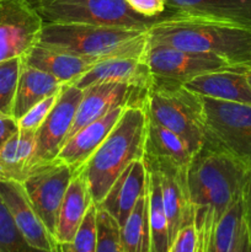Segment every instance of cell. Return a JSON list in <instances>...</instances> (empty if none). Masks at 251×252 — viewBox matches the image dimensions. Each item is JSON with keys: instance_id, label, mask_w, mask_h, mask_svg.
<instances>
[{"instance_id": "cell-9", "label": "cell", "mask_w": 251, "mask_h": 252, "mask_svg": "<svg viewBox=\"0 0 251 252\" xmlns=\"http://www.w3.org/2000/svg\"><path fill=\"white\" fill-rule=\"evenodd\" d=\"M73 175L68 165L54 159L31 167L22 181L34 211L53 238L59 209Z\"/></svg>"}, {"instance_id": "cell-20", "label": "cell", "mask_w": 251, "mask_h": 252, "mask_svg": "<svg viewBox=\"0 0 251 252\" xmlns=\"http://www.w3.org/2000/svg\"><path fill=\"white\" fill-rule=\"evenodd\" d=\"M184 86L199 96L251 105V84L246 71H212L191 79Z\"/></svg>"}, {"instance_id": "cell-11", "label": "cell", "mask_w": 251, "mask_h": 252, "mask_svg": "<svg viewBox=\"0 0 251 252\" xmlns=\"http://www.w3.org/2000/svg\"><path fill=\"white\" fill-rule=\"evenodd\" d=\"M83 94L84 90L75 84H65L62 89L56 105L36 130L30 169L56 159L73 126Z\"/></svg>"}, {"instance_id": "cell-26", "label": "cell", "mask_w": 251, "mask_h": 252, "mask_svg": "<svg viewBox=\"0 0 251 252\" xmlns=\"http://www.w3.org/2000/svg\"><path fill=\"white\" fill-rule=\"evenodd\" d=\"M148 169V199H149V224L152 236V252L170 251L169 221L161 198L159 175Z\"/></svg>"}, {"instance_id": "cell-18", "label": "cell", "mask_w": 251, "mask_h": 252, "mask_svg": "<svg viewBox=\"0 0 251 252\" xmlns=\"http://www.w3.org/2000/svg\"><path fill=\"white\" fill-rule=\"evenodd\" d=\"M24 59L26 64L51 74L64 84H74L86 71L103 62L39 43H37Z\"/></svg>"}, {"instance_id": "cell-25", "label": "cell", "mask_w": 251, "mask_h": 252, "mask_svg": "<svg viewBox=\"0 0 251 252\" xmlns=\"http://www.w3.org/2000/svg\"><path fill=\"white\" fill-rule=\"evenodd\" d=\"M120 246L122 252H152L148 191L138 199L120 228Z\"/></svg>"}, {"instance_id": "cell-15", "label": "cell", "mask_w": 251, "mask_h": 252, "mask_svg": "<svg viewBox=\"0 0 251 252\" xmlns=\"http://www.w3.org/2000/svg\"><path fill=\"white\" fill-rule=\"evenodd\" d=\"M193 158V152L180 135L148 120L143 158L145 164L187 174Z\"/></svg>"}, {"instance_id": "cell-27", "label": "cell", "mask_w": 251, "mask_h": 252, "mask_svg": "<svg viewBox=\"0 0 251 252\" xmlns=\"http://www.w3.org/2000/svg\"><path fill=\"white\" fill-rule=\"evenodd\" d=\"M243 224V198H239L219 220L203 252H230Z\"/></svg>"}, {"instance_id": "cell-38", "label": "cell", "mask_w": 251, "mask_h": 252, "mask_svg": "<svg viewBox=\"0 0 251 252\" xmlns=\"http://www.w3.org/2000/svg\"><path fill=\"white\" fill-rule=\"evenodd\" d=\"M246 75H248L249 81H250V84H251V68L248 69V71H246Z\"/></svg>"}, {"instance_id": "cell-4", "label": "cell", "mask_w": 251, "mask_h": 252, "mask_svg": "<svg viewBox=\"0 0 251 252\" xmlns=\"http://www.w3.org/2000/svg\"><path fill=\"white\" fill-rule=\"evenodd\" d=\"M38 43L98 61L113 58L144 59L148 30L44 22Z\"/></svg>"}, {"instance_id": "cell-13", "label": "cell", "mask_w": 251, "mask_h": 252, "mask_svg": "<svg viewBox=\"0 0 251 252\" xmlns=\"http://www.w3.org/2000/svg\"><path fill=\"white\" fill-rule=\"evenodd\" d=\"M0 199L30 245L39 250L59 252L58 243L34 211L22 182L0 180Z\"/></svg>"}, {"instance_id": "cell-5", "label": "cell", "mask_w": 251, "mask_h": 252, "mask_svg": "<svg viewBox=\"0 0 251 252\" xmlns=\"http://www.w3.org/2000/svg\"><path fill=\"white\" fill-rule=\"evenodd\" d=\"M143 106L148 120L180 135L194 155L203 147L206 134L199 95L182 84L153 78Z\"/></svg>"}, {"instance_id": "cell-21", "label": "cell", "mask_w": 251, "mask_h": 252, "mask_svg": "<svg viewBox=\"0 0 251 252\" xmlns=\"http://www.w3.org/2000/svg\"><path fill=\"white\" fill-rule=\"evenodd\" d=\"M93 203V196L86 180L83 175L74 174L64 194L57 218L54 239L58 245L73 240L86 212Z\"/></svg>"}, {"instance_id": "cell-35", "label": "cell", "mask_w": 251, "mask_h": 252, "mask_svg": "<svg viewBox=\"0 0 251 252\" xmlns=\"http://www.w3.org/2000/svg\"><path fill=\"white\" fill-rule=\"evenodd\" d=\"M20 130L17 121L12 116L0 111V147Z\"/></svg>"}, {"instance_id": "cell-8", "label": "cell", "mask_w": 251, "mask_h": 252, "mask_svg": "<svg viewBox=\"0 0 251 252\" xmlns=\"http://www.w3.org/2000/svg\"><path fill=\"white\" fill-rule=\"evenodd\" d=\"M144 61L154 79L182 85L196 76L212 71H248L246 69L231 65L226 61L213 54L184 51L167 44L152 42L149 39L145 49Z\"/></svg>"}, {"instance_id": "cell-37", "label": "cell", "mask_w": 251, "mask_h": 252, "mask_svg": "<svg viewBox=\"0 0 251 252\" xmlns=\"http://www.w3.org/2000/svg\"><path fill=\"white\" fill-rule=\"evenodd\" d=\"M230 252H251V243L249 240L248 230H246L245 223L241 226V230L239 233L238 238H236L235 243H234L233 249Z\"/></svg>"}, {"instance_id": "cell-30", "label": "cell", "mask_w": 251, "mask_h": 252, "mask_svg": "<svg viewBox=\"0 0 251 252\" xmlns=\"http://www.w3.org/2000/svg\"><path fill=\"white\" fill-rule=\"evenodd\" d=\"M0 252H51L39 250L29 244L15 225L6 207L0 199Z\"/></svg>"}, {"instance_id": "cell-12", "label": "cell", "mask_w": 251, "mask_h": 252, "mask_svg": "<svg viewBox=\"0 0 251 252\" xmlns=\"http://www.w3.org/2000/svg\"><path fill=\"white\" fill-rule=\"evenodd\" d=\"M145 94L147 90L115 81H103L88 86L84 89L83 98L79 103L73 126L66 139L80 128L85 127L86 125L102 117L115 108L143 106Z\"/></svg>"}, {"instance_id": "cell-31", "label": "cell", "mask_w": 251, "mask_h": 252, "mask_svg": "<svg viewBox=\"0 0 251 252\" xmlns=\"http://www.w3.org/2000/svg\"><path fill=\"white\" fill-rule=\"evenodd\" d=\"M96 252H122L120 246V225L107 212L98 207Z\"/></svg>"}, {"instance_id": "cell-24", "label": "cell", "mask_w": 251, "mask_h": 252, "mask_svg": "<svg viewBox=\"0 0 251 252\" xmlns=\"http://www.w3.org/2000/svg\"><path fill=\"white\" fill-rule=\"evenodd\" d=\"M36 130L20 129L0 147V180L22 182L30 171Z\"/></svg>"}, {"instance_id": "cell-28", "label": "cell", "mask_w": 251, "mask_h": 252, "mask_svg": "<svg viewBox=\"0 0 251 252\" xmlns=\"http://www.w3.org/2000/svg\"><path fill=\"white\" fill-rule=\"evenodd\" d=\"M24 57H15L0 62V111L12 116ZM14 117V116H12Z\"/></svg>"}, {"instance_id": "cell-7", "label": "cell", "mask_w": 251, "mask_h": 252, "mask_svg": "<svg viewBox=\"0 0 251 252\" xmlns=\"http://www.w3.org/2000/svg\"><path fill=\"white\" fill-rule=\"evenodd\" d=\"M206 143L251 167V105L199 96Z\"/></svg>"}, {"instance_id": "cell-32", "label": "cell", "mask_w": 251, "mask_h": 252, "mask_svg": "<svg viewBox=\"0 0 251 252\" xmlns=\"http://www.w3.org/2000/svg\"><path fill=\"white\" fill-rule=\"evenodd\" d=\"M61 91L48 96V97H46L44 100L39 101V102L37 103V105H34L32 108H30V110L27 111V112L25 113L19 121H17V125H19L20 129H29V130L38 129L39 126L43 123V121L46 120V117L48 116V113L51 112L53 106L56 105Z\"/></svg>"}, {"instance_id": "cell-2", "label": "cell", "mask_w": 251, "mask_h": 252, "mask_svg": "<svg viewBox=\"0 0 251 252\" xmlns=\"http://www.w3.org/2000/svg\"><path fill=\"white\" fill-rule=\"evenodd\" d=\"M148 39L213 54L246 70L251 68V27L244 25L172 12L148 29Z\"/></svg>"}, {"instance_id": "cell-23", "label": "cell", "mask_w": 251, "mask_h": 252, "mask_svg": "<svg viewBox=\"0 0 251 252\" xmlns=\"http://www.w3.org/2000/svg\"><path fill=\"white\" fill-rule=\"evenodd\" d=\"M64 85L65 84L51 74L26 64L24 59V65L20 74L16 97H15L14 112H12L15 120L19 121L30 108L37 105L39 101L59 93Z\"/></svg>"}, {"instance_id": "cell-33", "label": "cell", "mask_w": 251, "mask_h": 252, "mask_svg": "<svg viewBox=\"0 0 251 252\" xmlns=\"http://www.w3.org/2000/svg\"><path fill=\"white\" fill-rule=\"evenodd\" d=\"M169 252H198V233L194 223L180 229L170 245Z\"/></svg>"}, {"instance_id": "cell-29", "label": "cell", "mask_w": 251, "mask_h": 252, "mask_svg": "<svg viewBox=\"0 0 251 252\" xmlns=\"http://www.w3.org/2000/svg\"><path fill=\"white\" fill-rule=\"evenodd\" d=\"M97 250V207L95 203L86 212L70 243L59 245V252H96Z\"/></svg>"}, {"instance_id": "cell-17", "label": "cell", "mask_w": 251, "mask_h": 252, "mask_svg": "<svg viewBox=\"0 0 251 252\" xmlns=\"http://www.w3.org/2000/svg\"><path fill=\"white\" fill-rule=\"evenodd\" d=\"M147 167L155 170L159 175L161 198L169 221L170 245H171L175 236L182 226L194 223L193 209L187 189V174H181L175 170L152 166V165H147Z\"/></svg>"}, {"instance_id": "cell-1", "label": "cell", "mask_w": 251, "mask_h": 252, "mask_svg": "<svg viewBox=\"0 0 251 252\" xmlns=\"http://www.w3.org/2000/svg\"><path fill=\"white\" fill-rule=\"evenodd\" d=\"M250 170L208 144L196 153L187 171V189L198 233V252L204 251L219 220L241 198Z\"/></svg>"}, {"instance_id": "cell-6", "label": "cell", "mask_w": 251, "mask_h": 252, "mask_svg": "<svg viewBox=\"0 0 251 252\" xmlns=\"http://www.w3.org/2000/svg\"><path fill=\"white\" fill-rule=\"evenodd\" d=\"M43 22L83 24L148 30L153 24L175 11L159 17H145L130 9L126 0H26Z\"/></svg>"}, {"instance_id": "cell-14", "label": "cell", "mask_w": 251, "mask_h": 252, "mask_svg": "<svg viewBox=\"0 0 251 252\" xmlns=\"http://www.w3.org/2000/svg\"><path fill=\"white\" fill-rule=\"evenodd\" d=\"M148 191V169L144 160L130 162L113 182L105 198L96 206L107 212L121 226L126 223L138 199Z\"/></svg>"}, {"instance_id": "cell-34", "label": "cell", "mask_w": 251, "mask_h": 252, "mask_svg": "<svg viewBox=\"0 0 251 252\" xmlns=\"http://www.w3.org/2000/svg\"><path fill=\"white\" fill-rule=\"evenodd\" d=\"M126 2L137 14L150 19L159 17L170 11L167 10L166 0H126Z\"/></svg>"}, {"instance_id": "cell-16", "label": "cell", "mask_w": 251, "mask_h": 252, "mask_svg": "<svg viewBox=\"0 0 251 252\" xmlns=\"http://www.w3.org/2000/svg\"><path fill=\"white\" fill-rule=\"evenodd\" d=\"M126 107H117L110 111L102 117L80 128L70 138L65 140L59 150L56 160L68 165L75 174L83 167L89 158L96 152L98 147L112 130L117 121L122 116Z\"/></svg>"}, {"instance_id": "cell-22", "label": "cell", "mask_w": 251, "mask_h": 252, "mask_svg": "<svg viewBox=\"0 0 251 252\" xmlns=\"http://www.w3.org/2000/svg\"><path fill=\"white\" fill-rule=\"evenodd\" d=\"M177 14L223 20L251 27V0H166Z\"/></svg>"}, {"instance_id": "cell-3", "label": "cell", "mask_w": 251, "mask_h": 252, "mask_svg": "<svg viewBox=\"0 0 251 252\" xmlns=\"http://www.w3.org/2000/svg\"><path fill=\"white\" fill-rule=\"evenodd\" d=\"M148 118L144 106L126 107L102 144L75 174L83 175L98 204L130 162L144 158Z\"/></svg>"}, {"instance_id": "cell-36", "label": "cell", "mask_w": 251, "mask_h": 252, "mask_svg": "<svg viewBox=\"0 0 251 252\" xmlns=\"http://www.w3.org/2000/svg\"><path fill=\"white\" fill-rule=\"evenodd\" d=\"M243 209H244V223H245L246 230H248L249 240L251 243V170L249 172V176L244 185L243 194Z\"/></svg>"}, {"instance_id": "cell-19", "label": "cell", "mask_w": 251, "mask_h": 252, "mask_svg": "<svg viewBox=\"0 0 251 252\" xmlns=\"http://www.w3.org/2000/svg\"><path fill=\"white\" fill-rule=\"evenodd\" d=\"M103 81L125 83L142 90H148L153 84V74L144 59L113 58L97 63L74 84L84 90L93 84Z\"/></svg>"}, {"instance_id": "cell-10", "label": "cell", "mask_w": 251, "mask_h": 252, "mask_svg": "<svg viewBox=\"0 0 251 252\" xmlns=\"http://www.w3.org/2000/svg\"><path fill=\"white\" fill-rule=\"evenodd\" d=\"M43 24L26 0H0V62L26 56L39 42Z\"/></svg>"}]
</instances>
